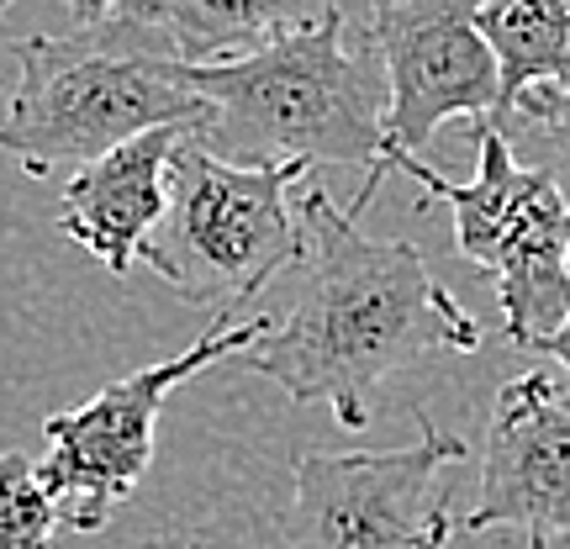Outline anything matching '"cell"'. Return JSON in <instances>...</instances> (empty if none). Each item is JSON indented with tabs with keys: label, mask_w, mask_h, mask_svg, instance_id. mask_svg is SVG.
I'll return each instance as SVG.
<instances>
[{
	"label": "cell",
	"mask_w": 570,
	"mask_h": 549,
	"mask_svg": "<svg viewBox=\"0 0 570 549\" xmlns=\"http://www.w3.org/2000/svg\"><path fill=\"white\" fill-rule=\"evenodd\" d=\"M518 117H533V122H539L554 143H560V154H566V180H560V190H566V202H570V85H560V90H544V96L523 101V106H518Z\"/></svg>",
	"instance_id": "14"
},
{
	"label": "cell",
	"mask_w": 570,
	"mask_h": 549,
	"mask_svg": "<svg viewBox=\"0 0 570 549\" xmlns=\"http://www.w3.org/2000/svg\"><path fill=\"white\" fill-rule=\"evenodd\" d=\"M475 27L497 63V122L518 117V106L570 85V6L566 0H487L475 6Z\"/></svg>",
	"instance_id": "12"
},
{
	"label": "cell",
	"mask_w": 570,
	"mask_h": 549,
	"mask_svg": "<svg viewBox=\"0 0 570 549\" xmlns=\"http://www.w3.org/2000/svg\"><path fill=\"white\" fill-rule=\"evenodd\" d=\"M190 138H196L190 127H159L75 169L59 196V233L80 244L90 259H101V269L127 275L142 259L154 227L164 223L175 154Z\"/></svg>",
	"instance_id": "10"
},
{
	"label": "cell",
	"mask_w": 570,
	"mask_h": 549,
	"mask_svg": "<svg viewBox=\"0 0 570 549\" xmlns=\"http://www.w3.org/2000/svg\"><path fill=\"white\" fill-rule=\"evenodd\" d=\"M306 281L296 306L248 349V370L291 402H323L344 428L370 423V391L423 354L481 349V323L433 281L423 248L370 238L312 185L302 196Z\"/></svg>",
	"instance_id": "1"
},
{
	"label": "cell",
	"mask_w": 570,
	"mask_h": 549,
	"mask_svg": "<svg viewBox=\"0 0 570 549\" xmlns=\"http://www.w3.org/2000/svg\"><path fill=\"white\" fill-rule=\"evenodd\" d=\"M0 11H6V6H0Z\"/></svg>",
	"instance_id": "16"
},
{
	"label": "cell",
	"mask_w": 570,
	"mask_h": 549,
	"mask_svg": "<svg viewBox=\"0 0 570 549\" xmlns=\"http://www.w3.org/2000/svg\"><path fill=\"white\" fill-rule=\"evenodd\" d=\"M269 333V317H244V323H217L202 333L175 360H159L148 370H132L122 381L101 386L85 408L53 412L42 423L48 454L38 465L42 491L53 497L59 523L75 533H101L117 508L138 491L142 470L154 465V423L169 391L185 386L190 375L223 365L227 354H248Z\"/></svg>",
	"instance_id": "7"
},
{
	"label": "cell",
	"mask_w": 570,
	"mask_h": 549,
	"mask_svg": "<svg viewBox=\"0 0 570 549\" xmlns=\"http://www.w3.org/2000/svg\"><path fill=\"white\" fill-rule=\"evenodd\" d=\"M206 106L202 148L233 164H275L312 175L323 164L365 169V190L386 143V75L375 48L348 42V11L323 6L259 53L185 69Z\"/></svg>",
	"instance_id": "2"
},
{
	"label": "cell",
	"mask_w": 570,
	"mask_h": 549,
	"mask_svg": "<svg viewBox=\"0 0 570 549\" xmlns=\"http://www.w3.org/2000/svg\"><path fill=\"white\" fill-rule=\"evenodd\" d=\"M296 169L233 164L190 138L175 154L169 206L142 265L190 306H238L306 259L302 202H291Z\"/></svg>",
	"instance_id": "5"
},
{
	"label": "cell",
	"mask_w": 570,
	"mask_h": 549,
	"mask_svg": "<svg viewBox=\"0 0 570 549\" xmlns=\"http://www.w3.org/2000/svg\"><path fill=\"white\" fill-rule=\"evenodd\" d=\"M460 529H508L523 549L570 545V402L554 381L518 375L502 386L487 428L481 497Z\"/></svg>",
	"instance_id": "9"
},
{
	"label": "cell",
	"mask_w": 570,
	"mask_h": 549,
	"mask_svg": "<svg viewBox=\"0 0 570 549\" xmlns=\"http://www.w3.org/2000/svg\"><path fill=\"white\" fill-rule=\"evenodd\" d=\"M533 354H550L554 365L566 370V386H570V317L560 323V333H554V339H544V344L533 349Z\"/></svg>",
	"instance_id": "15"
},
{
	"label": "cell",
	"mask_w": 570,
	"mask_h": 549,
	"mask_svg": "<svg viewBox=\"0 0 570 549\" xmlns=\"http://www.w3.org/2000/svg\"><path fill=\"white\" fill-rule=\"evenodd\" d=\"M59 529V508L42 491L38 465L17 449H0V549H53Z\"/></svg>",
	"instance_id": "13"
},
{
	"label": "cell",
	"mask_w": 570,
	"mask_h": 549,
	"mask_svg": "<svg viewBox=\"0 0 570 549\" xmlns=\"http://www.w3.org/2000/svg\"><path fill=\"white\" fill-rule=\"evenodd\" d=\"M465 460V439L417 412V439L396 449L327 454L306 449L291 465V549H449L444 470Z\"/></svg>",
	"instance_id": "6"
},
{
	"label": "cell",
	"mask_w": 570,
	"mask_h": 549,
	"mask_svg": "<svg viewBox=\"0 0 570 549\" xmlns=\"http://www.w3.org/2000/svg\"><path fill=\"white\" fill-rule=\"evenodd\" d=\"M386 75V143L417 159L449 117L497 122V63L465 0H386L365 17Z\"/></svg>",
	"instance_id": "8"
},
{
	"label": "cell",
	"mask_w": 570,
	"mask_h": 549,
	"mask_svg": "<svg viewBox=\"0 0 570 549\" xmlns=\"http://www.w3.org/2000/svg\"><path fill=\"white\" fill-rule=\"evenodd\" d=\"M206 122L185 69L127 17L122 0H85L75 6V32L17 42L0 154L27 175H53L85 169L159 127H190L202 138Z\"/></svg>",
	"instance_id": "3"
},
{
	"label": "cell",
	"mask_w": 570,
	"mask_h": 549,
	"mask_svg": "<svg viewBox=\"0 0 570 549\" xmlns=\"http://www.w3.org/2000/svg\"><path fill=\"white\" fill-rule=\"evenodd\" d=\"M386 175H407L449 206L460 259L487 269L502 302V333L518 349H539L570 317V202L550 169L518 164L502 127H475V175L465 185L444 180L433 164L381 143V169L344 206L360 217Z\"/></svg>",
	"instance_id": "4"
},
{
	"label": "cell",
	"mask_w": 570,
	"mask_h": 549,
	"mask_svg": "<svg viewBox=\"0 0 570 549\" xmlns=\"http://www.w3.org/2000/svg\"><path fill=\"white\" fill-rule=\"evenodd\" d=\"M122 11L159 42L180 69H212L259 53L296 32L323 6H269V0H122Z\"/></svg>",
	"instance_id": "11"
}]
</instances>
